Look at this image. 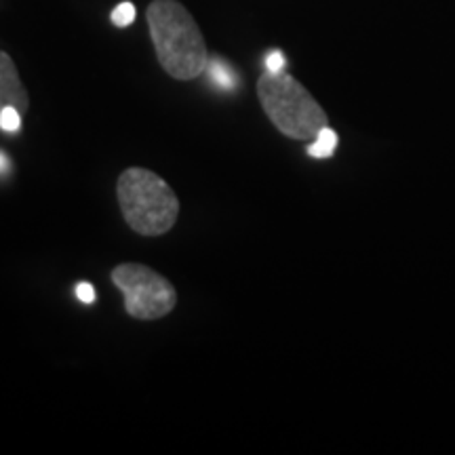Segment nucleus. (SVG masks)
I'll return each instance as SVG.
<instances>
[{
    "mask_svg": "<svg viewBox=\"0 0 455 455\" xmlns=\"http://www.w3.org/2000/svg\"><path fill=\"white\" fill-rule=\"evenodd\" d=\"M146 20L158 64L171 78L195 81L207 70V43L184 4L178 0H152Z\"/></svg>",
    "mask_w": 455,
    "mask_h": 455,
    "instance_id": "nucleus-1",
    "label": "nucleus"
},
{
    "mask_svg": "<svg viewBox=\"0 0 455 455\" xmlns=\"http://www.w3.org/2000/svg\"><path fill=\"white\" fill-rule=\"evenodd\" d=\"M116 198L127 226L141 236L167 235L180 218V198L155 171L131 167L116 181Z\"/></svg>",
    "mask_w": 455,
    "mask_h": 455,
    "instance_id": "nucleus-2",
    "label": "nucleus"
},
{
    "mask_svg": "<svg viewBox=\"0 0 455 455\" xmlns=\"http://www.w3.org/2000/svg\"><path fill=\"white\" fill-rule=\"evenodd\" d=\"M258 98L266 116L287 138L312 141L329 127L321 104L287 72H266L258 81Z\"/></svg>",
    "mask_w": 455,
    "mask_h": 455,
    "instance_id": "nucleus-3",
    "label": "nucleus"
},
{
    "mask_svg": "<svg viewBox=\"0 0 455 455\" xmlns=\"http://www.w3.org/2000/svg\"><path fill=\"white\" fill-rule=\"evenodd\" d=\"M112 283L123 293L124 310L138 321H158L178 306V291L163 275L146 264H118Z\"/></svg>",
    "mask_w": 455,
    "mask_h": 455,
    "instance_id": "nucleus-4",
    "label": "nucleus"
},
{
    "mask_svg": "<svg viewBox=\"0 0 455 455\" xmlns=\"http://www.w3.org/2000/svg\"><path fill=\"white\" fill-rule=\"evenodd\" d=\"M7 106H13L21 114H26L30 108V98H28L15 61L4 51H0V112Z\"/></svg>",
    "mask_w": 455,
    "mask_h": 455,
    "instance_id": "nucleus-5",
    "label": "nucleus"
},
{
    "mask_svg": "<svg viewBox=\"0 0 455 455\" xmlns=\"http://www.w3.org/2000/svg\"><path fill=\"white\" fill-rule=\"evenodd\" d=\"M335 148H338V133L325 127L312 140V144L308 146V155L312 158H329L333 156Z\"/></svg>",
    "mask_w": 455,
    "mask_h": 455,
    "instance_id": "nucleus-6",
    "label": "nucleus"
},
{
    "mask_svg": "<svg viewBox=\"0 0 455 455\" xmlns=\"http://www.w3.org/2000/svg\"><path fill=\"white\" fill-rule=\"evenodd\" d=\"M207 70L212 74V81L215 84H220L221 89H232L236 84V78H235V72L230 70V66H226L221 60H209L207 64Z\"/></svg>",
    "mask_w": 455,
    "mask_h": 455,
    "instance_id": "nucleus-7",
    "label": "nucleus"
},
{
    "mask_svg": "<svg viewBox=\"0 0 455 455\" xmlns=\"http://www.w3.org/2000/svg\"><path fill=\"white\" fill-rule=\"evenodd\" d=\"M21 116H24V114L17 110V108L7 106L0 112V129H3L4 133H17L21 127Z\"/></svg>",
    "mask_w": 455,
    "mask_h": 455,
    "instance_id": "nucleus-8",
    "label": "nucleus"
},
{
    "mask_svg": "<svg viewBox=\"0 0 455 455\" xmlns=\"http://www.w3.org/2000/svg\"><path fill=\"white\" fill-rule=\"evenodd\" d=\"M112 24L118 28H127L135 21V4L133 3H121L110 15Z\"/></svg>",
    "mask_w": 455,
    "mask_h": 455,
    "instance_id": "nucleus-9",
    "label": "nucleus"
},
{
    "mask_svg": "<svg viewBox=\"0 0 455 455\" xmlns=\"http://www.w3.org/2000/svg\"><path fill=\"white\" fill-rule=\"evenodd\" d=\"M76 298L83 301V304H93L98 299V293H95L93 284L91 283H81L76 284Z\"/></svg>",
    "mask_w": 455,
    "mask_h": 455,
    "instance_id": "nucleus-10",
    "label": "nucleus"
},
{
    "mask_svg": "<svg viewBox=\"0 0 455 455\" xmlns=\"http://www.w3.org/2000/svg\"><path fill=\"white\" fill-rule=\"evenodd\" d=\"M266 68H268V72H283L284 55L281 51H272V53L266 57Z\"/></svg>",
    "mask_w": 455,
    "mask_h": 455,
    "instance_id": "nucleus-11",
    "label": "nucleus"
},
{
    "mask_svg": "<svg viewBox=\"0 0 455 455\" xmlns=\"http://www.w3.org/2000/svg\"><path fill=\"white\" fill-rule=\"evenodd\" d=\"M11 169V163H9V158L3 155V152H0V175H4L7 173V171Z\"/></svg>",
    "mask_w": 455,
    "mask_h": 455,
    "instance_id": "nucleus-12",
    "label": "nucleus"
}]
</instances>
